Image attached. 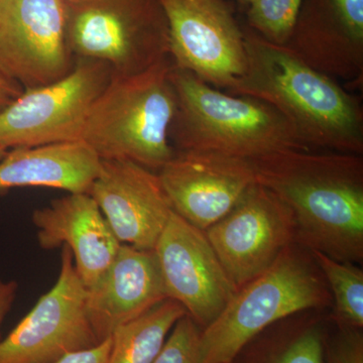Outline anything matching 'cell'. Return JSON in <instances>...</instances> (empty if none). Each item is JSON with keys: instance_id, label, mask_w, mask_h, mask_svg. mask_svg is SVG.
<instances>
[{"instance_id": "cell-1", "label": "cell", "mask_w": 363, "mask_h": 363, "mask_svg": "<svg viewBox=\"0 0 363 363\" xmlns=\"http://www.w3.org/2000/svg\"><path fill=\"white\" fill-rule=\"evenodd\" d=\"M257 183L292 212L296 243L341 262L363 260V159L285 150L250 160Z\"/></svg>"}, {"instance_id": "cell-2", "label": "cell", "mask_w": 363, "mask_h": 363, "mask_svg": "<svg viewBox=\"0 0 363 363\" xmlns=\"http://www.w3.org/2000/svg\"><path fill=\"white\" fill-rule=\"evenodd\" d=\"M243 35L245 71L228 93L255 98L276 108L306 150L362 155L363 111L357 98L284 45L267 42L250 28Z\"/></svg>"}, {"instance_id": "cell-3", "label": "cell", "mask_w": 363, "mask_h": 363, "mask_svg": "<svg viewBox=\"0 0 363 363\" xmlns=\"http://www.w3.org/2000/svg\"><path fill=\"white\" fill-rule=\"evenodd\" d=\"M176 111L169 138L176 152L204 150L252 160L306 150L286 117L255 98L221 92L191 72L169 73Z\"/></svg>"}, {"instance_id": "cell-4", "label": "cell", "mask_w": 363, "mask_h": 363, "mask_svg": "<svg viewBox=\"0 0 363 363\" xmlns=\"http://www.w3.org/2000/svg\"><path fill=\"white\" fill-rule=\"evenodd\" d=\"M171 57L130 76H112L89 112L81 142L100 160H125L159 172L176 150L169 130L176 111Z\"/></svg>"}, {"instance_id": "cell-5", "label": "cell", "mask_w": 363, "mask_h": 363, "mask_svg": "<svg viewBox=\"0 0 363 363\" xmlns=\"http://www.w3.org/2000/svg\"><path fill=\"white\" fill-rule=\"evenodd\" d=\"M295 243L267 272L238 289L218 317L202 329L197 363H231L272 325L331 304L311 253L301 252Z\"/></svg>"}, {"instance_id": "cell-6", "label": "cell", "mask_w": 363, "mask_h": 363, "mask_svg": "<svg viewBox=\"0 0 363 363\" xmlns=\"http://www.w3.org/2000/svg\"><path fill=\"white\" fill-rule=\"evenodd\" d=\"M66 40L76 59L102 62L119 77L169 57L168 21L160 0L66 2Z\"/></svg>"}, {"instance_id": "cell-7", "label": "cell", "mask_w": 363, "mask_h": 363, "mask_svg": "<svg viewBox=\"0 0 363 363\" xmlns=\"http://www.w3.org/2000/svg\"><path fill=\"white\" fill-rule=\"evenodd\" d=\"M111 77L106 64L77 58L65 77L23 90L0 111V147L9 150L81 140L91 108Z\"/></svg>"}, {"instance_id": "cell-8", "label": "cell", "mask_w": 363, "mask_h": 363, "mask_svg": "<svg viewBox=\"0 0 363 363\" xmlns=\"http://www.w3.org/2000/svg\"><path fill=\"white\" fill-rule=\"evenodd\" d=\"M87 289L73 255L62 247L56 284L0 341V363H55L72 353L99 345L89 316Z\"/></svg>"}, {"instance_id": "cell-9", "label": "cell", "mask_w": 363, "mask_h": 363, "mask_svg": "<svg viewBox=\"0 0 363 363\" xmlns=\"http://www.w3.org/2000/svg\"><path fill=\"white\" fill-rule=\"evenodd\" d=\"M169 26V57L215 87L228 89L245 68V35L224 0H160Z\"/></svg>"}, {"instance_id": "cell-10", "label": "cell", "mask_w": 363, "mask_h": 363, "mask_svg": "<svg viewBox=\"0 0 363 363\" xmlns=\"http://www.w3.org/2000/svg\"><path fill=\"white\" fill-rule=\"evenodd\" d=\"M204 233L236 290L267 272L296 242L292 212L259 183Z\"/></svg>"}, {"instance_id": "cell-11", "label": "cell", "mask_w": 363, "mask_h": 363, "mask_svg": "<svg viewBox=\"0 0 363 363\" xmlns=\"http://www.w3.org/2000/svg\"><path fill=\"white\" fill-rule=\"evenodd\" d=\"M76 64L63 0H0V73L25 89L51 84Z\"/></svg>"}, {"instance_id": "cell-12", "label": "cell", "mask_w": 363, "mask_h": 363, "mask_svg": "<svg viewBox=\"0 0 363 363\" xmlns=\"http://www.w3.org/2000/svg\"><path fill=\"white\" fill-rule=\"evenodd\" d=\"M154 250L167 298L179 303L200 328L211 324L238 290L204 231L174 211Z\"/></svg>"}, {"instance_id": "cell-13", "label": "cell", "mask_w": 363, "mask_h": 363, "mask_svg": "<svg viewBox=\"0 0 363 363\" xmlns=\"http://www.w3.org/2000/svg\"><path fill=\"white\" fill-rule=\"evenodd\" d=\"M157 174L174 211L202 231L225 217L257 183L250 160L204 150L176 152Z\"/></svg>"}, {"instance_id": "cell-14", "label": "cell", "mask_w": 363, "mask_h": 363, "mask_svg": "<svg viewBox=\"0 0 363 363\" xmlns=\"http://www.w3.org/2000/svg\"><path fill=\"white\" fill-rule=\"evenodd\" d=\"M89 194L123 245L152 250L173 214L155 172L125 160H101Z\"/></svg>"}, {"instance_id": "cell-15", "label": "cell", "mask_w": 363, "mask_h": 363, "mask_svg": "<svg viewBox=\"0 0 363 363\" xmlns=\"http://www.w3.org/2000/svg\"><path fill=\"white\" fill-rule=\"evenodd\" d=\"M315 70L350 85L362 82L363 11L337 0H304L284 45Z\"/></svg>"}, {"instance_id": "cell-16", "label": "cell", "mask_w": 363, "mask_h": 363, "mask_svg": "<svg viewBox=\"0 0 363 363\" xmlns=\"http://www.w3.org/2000/svg\"><path fill=\"white\" fill-rule=\"evenodd\" d=\"M38 241L45 250L67 247L86 289L97 283L121 242L89 193H68L33 212Z\"/></svg>"}, {"instance_id": "cell-17", "label": "cell", "mask_w": 363, "mask_h": 363, "mask_svg": "<svg viewBox=\"0 0 363 363\" xmlns=\"http://www.w3.org/2000/svg\"><path fill=\"white\" fill-rule=\"evenodd\" d=\"M167 300L155 250L121 245L108 269L87 289L88 316L100 342Z\"/></svg>"}, {"instance_id": "cell-18", "label": "cell", "mask_w": 363, "mask_h": 363, "mask_svg": "<svg viewBox=\"0 0 363 363\" xmlns=\"http://www.w3.org/2000/svg\"><path fill=\"white\" fill-rule=\"evenodd\" d=\"M100 167L101 160L81 140L18 147L0 161V191L43 187L89 193Z\"/></svg>"}, {"instance_id": "cell-19", "label": "cell", "mask_w": 363, "mask_h": 363, "mask_svg": "<svg viewBox=\"0 0 363 363\" xmlns=\"http://www.w3.org/2000/svg\"><path fill=\"white\" fill-rule=\"evenodd\" d=\"M289 318L253 338L231 363H325L327 336L321 322Z\"/></svg>"}, {"instance_id": "cell-20", "label": "cell", "mask_w": 363, "mask_h": 363, "mask_svg": "<svg viewBox=\"0 0 363 363\" xmlns=\"http://www.w3.org/2000/svg\"><path fill=\"white\" fill-rule=\"evenodd\" d=\"M186 311L175 301L167 300L140 316L117 327L111 335L106 363H152L169 332Z\"/></svg>"}, {"instance_id": "cell-21", "label": "cell", "mask_w": 363, "mask_h": 363, "mask_svg": "<svg viewBox=\"0 0 363 363\" xmlns=\"http://www.w3.org/2000/svg\"><path fill=\"white\" fill-rule=\"evenodd\" d=\"M315 264L328 284L334 302L333 319L338 327L362 329L363 271L352 262L334 259L312 250Z\"/></svg>"}, {"instance_id": "cell-22", "label": "cell", "mask_w": 363, "mask_h": 363, "mask_svg": "<svg viewBox=\"0 0 363 363\" xmlns=\"http://www.w3.org/2000/svg\"><path fill=\"white\" fill-rule=\"evenodd\" d=\"M303 2L304 0H250L248 26L267 42L285 45L297 23Z\"/></svg>"}, {"instance_id": "cell-23", "label": "cell", "mask_w": 363, "mask_h": 363, "mask_svg": "<svg viewBox=\"0 0 363 363\" xmlns=\"http://www.w3.org/2000/svg\"><path fill=\"white\" fill-rule=\"evenodd\" d=\"M202 329L187 314L169 332L152 363H197Z\"/></svg>"}, {"instance_id": "cell-24", "label": "cell", "mask_w": 363, "mask_h": 363, "mask_svg": "<svg viewBox=\"0 0 363 363\" xmlns=\"http://www.w3.org/2000/svg\"><path fill=\"white\" fill-rule=\"evenodd\" d=\"M335 338L325 342L327 363H363L362 329L338 327Z\"/></svg>"}, {"instance_id": "cell-25", "label": "cell", "mask_w": 363, "mask_h": 363, "mask_svg": "<svg viewBox=\"0 0 363 363\" xmlns=\"http://www.w3.org/2000/svg\"><path fill=\"white\" fill-rule=\"evenodd\" d=\"M111 348V336L91 350L72 353L55 363H106Z\"/></svg>"}, {"instance_id": "cell-26", "label": "cell", "mask_w": 363, "mask_h": 363, "mask_svg": "<svg viewBox=\"0 0 363 363\" xmlns=\"http://www.w3.org/2000/svg\"><path fill=\"white\" fill-rule=\"evenodd\" d=\"M23 91V88L18 82L0 73V111L20 96Z\"/></svg>"}, {"instance_id": "cell-27", "label": "cell", "mask_w": 363, "mask_h": 363, "mask_svg": "<svg viewBox=\"0 0 363 363\" xmlns=\"http://www.w3.org/2000/svg\"><path fill=\"white\" fill-rule=\"evenodd\" d=\"M18 285L14 281H1L0 279V327L7 313L11 309L18 293Z\"/></svg>"}, {"instance_id": "cell-28", "label": "cell", "mask_w": 363, "mask_h": 363, "mask_svg": "<svg viewBox=\"0 0 363 363\" xmlns=\"http://www.w3.org/2000/svg\"><path fill=\"white\" fill-rule=\"evenodd\" d=\"M7 152V150L4 149V147H0V161L6 157Z\"/></svg>"}, {"instance_id": "cell-29", "label": "cell", "mask_w": 363, "mask_h": 363, "mask_svg": "<svg viewBox=\"0 0 363 363\" xmlns=\"http://www.w3.org/2000/svg\"><path fill=\"white\" fill-rule=\"evenodd\" d=\"M236 1L240 2L241 6H247L248 4H250V0H236Z\"/></svg>"}, {"instance_id": "cell-30", "label": "cell", "mask_w": 363, "mask_h": 363, "mask_svg": "<svg viewBox=\"0 0 363 363\" xmlns=\"http://www.w3.org/2000/svg\"><path fill=\"white\" fill-rule=\"evenodd\" d=\"M65 2H72V1H77V0H63Z\"/></svg>"}]
</instances>
